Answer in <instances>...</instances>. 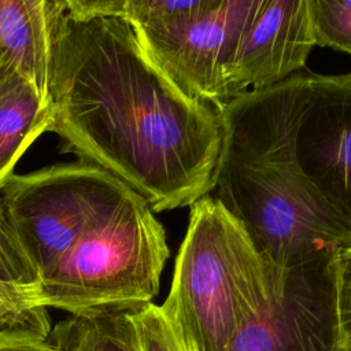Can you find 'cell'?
<instances>
[{"instance_id":"18","label":"cell","mask_w":351,"mask_h":351,"mask_svg":"<svg viewBox=\"0 0 351 351\" xmlns=\"http://www.w3.org/2000/svg\"><path fill=\"white\" fill-rule=\"evenodd\" d=\"M0 351H64V350H62L58 346L45 340V341H38V343L5 346V347H0Z\"/></svg>"},{"instance_id":"3","label":"cell","mask_w":351,"mask_h":351,"mask_svg":"<svg viewBox=\"0 0 351 351\" xmlns=\"http://www.w3.org/2000/svg\"><path fill=\"white\" fill-rule=\"evenodd\" d=\"M271 266L210 193L191 206L170 292L160 304L185 351H228L266 302Z\"/></svg>"},{"instance_id":"12","label":"cell","mask_w":351,"mask_h":351,"mask_svg":"<svg viewBox=\"0 0 351 351\" xmlns=\"http://www.w3.org/2000/svg\"><path fill=\"white\" fill-rule=\"evenodd\" d=\"M130 307L70 315L52 328L47 340L64 351H138Z\"/></svg>"},{"instance_id":"6","label":"cell","mask_w":351,"mask_h":351,"mask_svg":"<svg viewBox=\"0 0 351 351\" xmlns=\"http://www.w3.org/2000/svg\"><path fill=\"white\" fill-rule=\"evenodd\" d=\"M0 189L1 206L41 280L84 233L134 192L82 160L12 173Z\"/></svg>"},{"instance_id":"10","label":"cell","mask_w":351,"mask_h":351,"mask_svg":"<svg viewBox=\"0 0 351 351\" xmlns=\"http://www.w3.org/2000/svg\"><path fill=\"white\" fill-rule=\"evenodd\" d=\"M0 58L49 99L45 0H0Z\"/></svg>"},{"instance_id":"17","label":"cell","mask_w":351,"mask_h":351,"mask_svg":"<svg viewBox=\"0 0 351 351\" xmlns=\"http://www.w3.org/2000/svg\"><path fill=\"white\" fill-rule=\"evenodd\" d=\"M335 276L341 351H351V243L337 250Z\"/></svg>"},{"instance_id":"19","label":"cell","mask_w":351,"mask_h":351,"mask_svg":"<svg viewBox=\"0 0 351 351\" xmlns=\"http://www.w3.org/2000/svg\"><path fill=\"white\" fill-rule=\"evenodd\" d=\"M348 75H350V77H351V73H348Z\"/></svg>"},{"instance_id":"8","label":"cell","mask_w":351,"mask_h":351,"mask_svg":"<svg viewBox=\"0 0 351 351\" xmlns=\"http://www.w3.org/2000/svg\"><path fill=\"white\" fill-rule=\"evenodd\" d=\"M295 158L319 200L351 228V77L310 73Z\"/></svg>"},{"instance_id":"14","label":"cell","mask_w":351,"mask_h":351,"mask_svg":"<svg viewBox=\"0 0 351 351\" xmlns=\"http://www.w3.org/2000/svg\"><path fill=\"white\" fill-rule=\"evenodd\" d=\"M40 274L19 241L0 202V285L37 295Z\"/></svg>"},{"instance_id":"7","label":"cell","mask_w":351,"mask_h":351,"mask_svg":"<svg viewBox=\"0 0 351 351\" xmlns=\"http://www.w3.org/2000/svg\"><path fill=\"white\" fill-rule=\"evenodd\" d=\"M335 256L271 267L266 302L228 351H341Z\"/></svg>"},{"instance_id":"1","label":"cell","mask_w":351,"mask_h":351,"mask_svg":"<svg viewBox=\"0 0 351 351\" xmlns=\"http://www.w3.org/2000/svg\"><path fill=\"white\" fill-rule=\"evenodd\" d=\"M52 122L67 149L138 193L152 213L211 191L219 106L184 95L152 62L132 25L45 0Z\"/></svg>"},{"instance_id":"13","label":"cell","mask_w":351,"mask_h":351,"mask_svg":"<svg viewBox=\"0 0 351 351\" xmlns=\"http://www.w3.org/2000/svg\"><path fill=\"white\" fill-rule=\"evenodd\" d=\"M51 330L47 308L36 293L0 285V347L45 341Z\"/></svg>"},{"instance_id":"11","label":"cell","mask_w":351,"mask_h":351,"mask_svg":"<svg viewBox=\"0 0 351 351\" xmlns=\"http://www.w3.org/2000/svg\"><path fill=\"white\" fill-rule=\"evenodd\" d=\"M49 99L14 67L0 62V186L33 141L49 130Z\"/></svg>"},{"instance_id":"20","label":"cell","mask_w":351,"mask_h":351,"mask_svg":"<svg viewBox=\"0 0 351 351\" xmlns=\"http://www.w3.org/2000/svg\"><path fill=\"white\" fill-rule=\"evenodd\" d=\"M0 62H1V58H0Z\"/></svg>"},{"instance_id":"5","label":"cell","mask_w":351,"mask_h":351,"mask_svg":"<svg viewBox=\"0 0 351 351\" xmlns=\"http://www.w3.org/2000/svg\"><path fill=\"white\" fill-rule=\"evenodd\" d=\"M259 0H78L85 15L128 21L141 47L188 97L221 106V69Z\"/></svg>"},{"instance_id":"15","label":"cell","mask_w":351,"mask_h":351,"mask_svg":"<svg viewBox=\"0 0 351 351\" xmlns=\"http://www.w3.org/2000/svg\"><path fill=\"white\" fill-rule=\"evenodd\" d=\"M315 45L351 55V0H307Z\"/></svg>"},{"instance_id":"4","label":"cell","mask_w":351,"mask_h":351,"mask_svg":"<svg viewBox=\"0 0 351 351\" xmlns=\"http://www.w3.org/2000/svg\"><path fill=\"white\" fill-rule=\"evenodd\" d=\"M169 254L162 223L133 192L59 259L41 280L37 302L71 315L148 303Z\"/></svg>"},{"instance_id":"9","label":"cell","mask_w":351,"mask_h":351,"mask_svg":"<svg viewBox=\"0 0 351 351\" xmlns=\"http://www.w3.org/2000/svg\"><path fill=\"white\" fill-rule=\"evenodd\" d=\"M314 45L307 0H259L221 69L219 101L304 70Z\"/></svg>"},{"instance_id":"16","label":"cell","mask_w":351,"mask_h":351,"mask_svg":"<svg viewBox=\"0 0 351 351\" xmlns=\"http://www.w3.org/2000/svg\"><path fill=\"white\" fill-rule=\"evenodd\" d=\"M129 317L138 351H185L160 306L152 302L132 306Z\"/></svg>"},{"instance_id":"2","label":"cell","mask_w":351,"mask_h":351,"mask_svg":"<svg viewBox=\"0 0 351 351\" xmlns=\"http://www.w3.org/2000/svg\"><path fill=\"white\" fill-rule=\"evenodd\" d=\"M308 88L310 71L302 70L219 106L222 143L210 192L278 270L335 256L351 243V228L319 200L295 158Z\"/></svg>"}]
</instances>
